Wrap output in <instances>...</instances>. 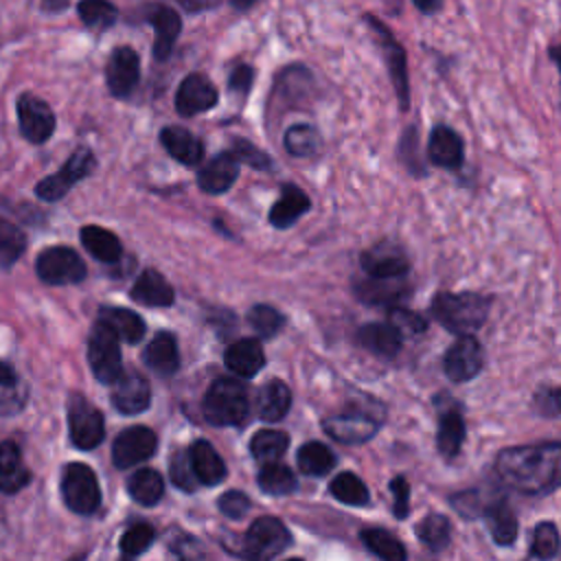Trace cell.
Wrapping results in <instances>:
<instances>
[{
	"mask_svg": "<svg viewBox=\"0 0 561 561\" xmlns=\"http://www.w3.org/2000/svg\"><path fill=\"white\" fill-rule=\"evenodd\" d=\"M561 445L537 443L508 447L497 456L500 478L522 493H548L559 484Z\"/></svg>",
	"mask_w": 561,
	"mask_h": 561,
	"instance_id": "1",
	"label": "cell"
},
{
	"mask_svg": "<svg viewBox=\"0 0 561 561\" xmlns=\"http://www.w3.org/2000/svg\"><path fill=\"white\" fill-rule=\"evenodd\" d=\"M491 300L480 294L440 291L432 300L434 318L451 333H473L486 318Z\"/></svg>",
	"mask_w": 561,
	"mask_h": 561,
	"instance_id": "2",
	"label": "cell"
},
{
	"mask_svg": "<svg viewBox=\"0 0 561 561\" xmlns=\"http://www.w3.org/2000/svg\"><path fill=\"white\" fill-rule=\"evenodd\" d=\"M204 419L217 427L241 425L248 416V390L239 379L219 377L210 383L202 403Z\"/></svg>",
	"mask_w": 561,
	"mask_h": 561,
	"instance_id": "3",
	"label": "cell"
},
{
	"mask_svg": "<svg viewBox=\"0 0 561 561\" xmlns=\"http://www.w3.org/2000/svg\"><path fill=\"white\" fill-rule=\"evenodd\" d=\"M64 504L77 515H92L101 506V489L94 471L83 462H68L61 471Z\"/></svg>",
	"mask_w": 561,
	"mask_h": 561,
	"instance_id": "4",
	"label": "cell"
},
{
	"mask_svg": "<svg viewBox=\"0 0 561 561\" xmlns=\"http://www.w3.org/2000/svg\"><path fill=\"white\" fill-rule=\"evenodd\" d=\"M37 278L46 285L81 283L88 274L83 259L68 245H50L35 259Z\"/></svg>",
	"mask_w": 561,
	"mask_h": 561,
	"instance_id": "5",
	"label": "cell"
},
{
	"mask_svg": "<svg viewBox=\"0 0 561 561\" xmlns=\"http://www.w3.org/2000/svg\"><path fill=\"white\" fill-rule=\"evenodd\" d=\"M88 362H90L92 375L101 383H112L123 370L118 337L101 320L94 322V327L90 331V337H88Z\"/></svg>",
	"mask_w": 561,
	"mask_h": 561,
	"instance_id": "6",
	"label": "cell"
},
{
	"mask_svg": "<svg viewBox=\"0 0 561 561\" xmlns=\"http://www.w3.org/2000/svg\"><path fill=\"white\" fill-rule=\"evenodd\" d=\"M96 167L94 153L88 147H79L72 151V156L66 160V164L55 171L53 175L44 178L35 186V195L44 202H57L61 199L77 182L88 178Z\"/></svg>",
	"mask_w": 561,
	"mask_h": 561,
	"instance_id": "7",
	"label": "cell"
},
{
	"mask_svg": "<svg viewBox=\"0 0 561 561\" xmlns=\"http://www.w3.org/2000/svg\"><path fill=\"white\" fill-rule=\"evenodd\" d=\"M364 22L370 26V31H373V35H375V42H377V46H379L381 53H383V59H386L390 79H392V83H394V90H397L401 110H408V103H410V83H408L405 48L397 42V37L390 33V28H388L381 20H377L375 15H370V13L364 15Z\"/></svg>",
	"mask_w": 561,
	"mask_h": 561,
	"instance_id": "8",
	"label": "cell"
},
{
	"mask_svg": "<svg viewBox=\"0 0 561 561\" xmlns=\"http://www.w3.org/2000/svg\"><path fill=\"white\" fill-rule=\"evenodd\" d=\"M68 432L70 440L79 449H94L105 436V423L99 408H94L83 394L72 392L68 397Z\"/></svg>",
	"mask_w": 561,
	"mask_h": 561,
	"instance_id": "9",
	"label": "cell"
},
{
	"mask_svg": "<svg viewBox=\"0 0 561 561\" xmlns=\"http://www.w3.org/2000/svg\"><path fill=\"white\" fill-rule=\"evenodd\" d=\"M291 546L287 526L276 517H259L243 537V552L254 559H274Z\"/></svg>",
	"mask_w": 561,
	"mask_h": 561,
	"instance_id": "10",
	"label": "cell"
},
{
	"mask_svg": "<svg viewBox=\"0 0 561 561\" xmlns=\"http://www.w3.org/2000/svg\"><path fill=\"white\" fill-rule=\"evenodd\" d=\"M15 110H18V125H20V134L33 142V145H42L46 142L53 131H55V114L50 110V105L31 94V92H24L18 96V103H15Z\"/></svg>",
	"mask_w": 561,
	"mask_h": 561,
	"instance_id": "11",
	"label": "cell"
},
{
	"mask_svg": "<svg viewBox=\"0 0 561 561\" xmlns=\"http://www.w3.org/2000/svg\"><path fill=\"white\" fill-rule=\"evenodd\" d=\"M158 447V438L153 430L145 425H131L123 430L112 445V462L118 469H129L134 465H140L153 456Z\"/></svg>",
	"mask_w": 561,
	"mask_h": 561,
	"instance_id": "12",
	"label": "cell"
},
{
	"mask_svg": "<svg viewBox=\"0 0 561 561\" xmlns=\"http://www.w3.org/2000/svg\"><path fill=\"white\" fill-rule=\"evenodd\" d=\"M482 362H484V355H482V346L480 342L469 335V333H462L445 353V359H443V366H445V375L454 381V383H462V381H469L473 379L480 368H482Z\"/></svg>",
	"mask_w": 561,
	"mask_h": 561,
	"instance_id": "13",
	"label": "cell"
},
{
	"mask_svg": "<svg viewBox=\"0 0 561 561\" xmlns=\"http://www.w3.org/2000/svg\"><path fill=\"white\" fill-rule=\"evenodd\" d=\"M140 79V57L131 46H118L112 50L105 66V81L116 99L129 96Z\"/></svg>",
	"mask_w": 561,
	"mask_h": 561,
	"instance_id": "14",
	"label": "cell"
},
{
	"mask_svg": "<svg viewBox=\"0 0 561 561\" xmlns=\"http://www.w3.org/2000/svg\"><path fill=\"white\" fill-rule=\"evenodd\" d=\"M219 101V92L213 81L202 72H191L182 79L175 92V110L180 116H195L208 112Z\"/></svg>",
	"mask_w": 561,
	"mask_h": 561,
	"instance_id": "15",
	"label": "cell"
},
{
	"mask_svg": "<svg viewBox=\"0 0 561 561\" xmlns=\"http://www.w3.org/2000/svg\"><path fill=\"white\" fill-rule=\"evenodd\" d=\"M145 20L153 26V57L158 61H167L182 31L180 13L164 2H153L147 7Z\"/></svg>",
	"mask_w": 561,
	"mask_h": 561,
	"instance_id": "16",
	"label": "cell"
},
{
	"mask_svg": "<svg viewBox=\"0 0 561 561\" xmlns=\"http://www.w3.org/2000/svg\"><path fill=\"white\" fill-rule=\"evenodd\" d=\"M112 403L123 414H140L149 408L151 388L149 381L136 370H121V375L110 383Z\"/></svg>",
	"mask_w": 561,
	"mask_h": 561,
	"instance_id": "17",
	"label": "cell"
},
{
	"mask_svg": "<svg viewBox=\"0 0 561 561\" xmlns=\"http://www.w3.org/2000/svg\"><path fill=\"white\" fill-rule=\"evenodd\" d=\"M379 430V421H375L370 414L366 412H344L337 416H331L324 421V432L344 443V445H359L366 443L375 436V432Z\"/></svg>",
	"mask_w": 561,
	"mask_h": 561,
	"instance_id": "18",
	"label": "cell"
},
{
	"mask_svg": "<svg viewBox=\"0 0 561 561\" xmlns=\"http://www.w3.org/2000/svg\"><path fill=\"white\" fill-rule=\"evenodd\" d=\"M31 482V469L22 460V449L15 440L0 443V493L15 495Z\"/></svg>",
	"mask_w": 561,
	"mask_h": 561,
	"instance_id": "19",
	"label": "cell"
},
{
	"mask_svg": "<svg viewBox=\"0 0 561 561\" xmlns=\"http://www.w3.org/2000/svg\"><path fill=\"white\" fill-rule=\"evenodd\" d=\"M237 175H239L237 156L232 151H224L202 167V171L197 173V184L202 191L210 195H219L234 184Z\"/></svg>",
	"mask_w": 561,
	"mask_h": 561,
	"instance_id": "20",
	"label": "cell"
},
{
	"mask_svg": "<svg viewBox=\"0 0 561 561\" xmlns=\"http://www.w3.org/2000/svg\"><path fill=\"white\" fill-rule=\"evenodd\" d=\"M362 267L373 278H394L408 272V259L397 245L379 243L362 254Z\"/></svg>",
	"mask_w": 561,
	"mask_h": 561,
	"instance_id": "21",
	"label": "cell"
},
{
	"mask_svg": "<svg viewBox=\"0 0 561 561\" xmlns=\"http://www.w3.org/2000/svg\"><path fill=\"white\" fill-rule=\"evenodd\" d=\"M188 458H191V467H193V473L199 484L215 486L226 478V462L221 460V456L208 440H204V438L195 440L188 447Z\"/></svg>",
	"mask_w": 561,
	"mask_h": 561,
	"instance_id": "22",
	"label": "cell"
},
{
	"mask_svg": "<svg viewBox=\"0 0 561 561\" xmlns=\"http://www.w3.org/2000/svg\"><path fill=\"white\" fill-rule=\"evenodd\" d=\"M427 156L434 164H438L443 169L460 167L462 164V140H460V136L447 125H436L430 134Z\"/></svg>",
	"mask_w": 561,
	"mask_h": 561,
	"instance_id": "23",
	"label": "cell"
},
{
	"mask_svg": "<svg viewBox=\"0 0 561 561\" xmlns=\"http://www.w3.org/2000/svg\"><path fill=\"white\" fill-rule=\"evenodd\" d=\"M160 142L169 151V156L175 158L182 164L193 167V164H197L204 158L202 140L195 134H191L188 129H184V127H178V125L164 127L160 131Z\"/></svg>",
	"mask_w": 561,
	"mask_h": 561,
	"instance_id": "24",
	"label": "cell"
},
{
	"mask_svg": "<svg viewBox=\"0 0 561 561\" xmlns=\"http://www.w3.org/2000/svg\"><path fill=\"white\" fill-rule=\"evenodd\" d=\"M129 296L145 307H169L175 298V291L158 270H145L136 278Z\"/></svg>",
	"mask_w": 561,
	"mask_h": 561,
	"instance_id": "25",
	"label": "cell"
},
{
	"mask_svg": "<svg viewBox=\"0 0 561 561\" xmlns=\"http://www.w3.org/2000/svg\"><path fill=\"white\" fill-rule=\"evenodd\" d=\"M224 362L239 377H254L263 368V364H265V353H263L259 340L243 337V340L232 342L226 348Z\"/></svg>",
	"mask_w": 561,
	"mask_h": 561,
	"instance_id": "26",
	"label": "cell"
},
{
	"mask_svg": "<svg viewBox=\"0 0 561 561\" xmlns=\"http://www.w3.org/2000/svg\"><path fill=\"white\" fill-rule=\"evenodd\" d=\"M142 362L158 375L169 377L178 370L180 366V355H178V342L169 331H160L145 348Z\"/></svg>",
	"mask_w": 561,
	"mask_h": 561,
	"instance_id": "27",
	"label": "cell"
},
{
	"mask_svg": "<svg viewBox=\"0 0 561 561\" xmlns=\"http://www.w3.org/2000/svg\"><path fill=\"white\" fill-rule=\"evenodd\" d=\"M357 342L377 357H394L401 351V333L390 322L364 324L357 333Z\"/></svg>",
	"mask_w": 561,
	"mask_h": 561,
	"instance_id": "28",
	"label": "cell"
},
{
	"mask_svg": "<svg viewBox=\"0 0 561 561\" xmlns=\"http://www.w3.org/2000/svg\"><path fill=\"white\" fill-rule=\"evenodd\" d=\"M99 320L105 322L118 340L127 342V344H136L142 340L145 335V322L138 313H134L131 309H123V307H101L99 311Z\"/></svg>",
	"mask_w": 561,
	"mask_h": 561,
	"instance_id": "29",
	"label": "cell"
},
{
	"mask_svg": "<svg viewBox=\"0 0 561 561\" xmlns=\"http://www.w3.org/2000/svg\"><path fill=\"white\" fill-rule=\"evenodd\" d=\"M81 243L83 248L96 259V261H103V263H116L123 254V245L118 241V237L101 226H83L81 232Z\"/></svg>",
	"mask_w": 561,
	"mask_h": 561,
	"instance_id": "30",
	"label": "cell"
},
{
	"mask_svg": "<svg viewBox=\"0 0 561 561\" xmlns=\"http://www.w3.org/2000/svg\"><path fill=\"white\" fill-rule=\"evenodd\" d=\"M309 208V197L294 184L283 186L280 199L270 210V224L274 228H289Z\"/></svg>",
	"mask_w": 561,
	"mask_h": 561,
	"instance_id": "31",
	"label": "cell"
},
{
	"mask_svg": "<svg viewBox=\"0 0 561 561\" xmlns=\"http://www.w3.org/2000/svg\"><path fill=\"white\" fill-rule=\"evenodd\" d=\"M291 405V392L287 388V383H283L280 379H272L263 386L261 394H259V416L267 423H276L280 421Z\"/></svg>",
	"mask_w": 561,
	"mask_h": 561,
	"instance_id": "32",
	"label": "cell"
},
{
	"mask_svg": "<svg viewBox=\"0 0 561 561\" xmlns=\"http://www.w3.org/2000/svg\"><path fill=\"white\" fill-rule=\"evenodd\" d=\"M482 515L489 522V530L500 546H511L517 537V519L504 500H495L484 506Z\"/></svg>",
	"mask_w": 561,
	"mask_h": 561,
	"instance_id": "33",
	"label": "cell"
},
{
	"mask_svg": "<svg viewBox=\"0 0 561 561\" xmlns=\"http://www.w3.org/2000/svg\"><path fill=\"white\" fill-rule=\"evenodd\" d=\"M127 491L138 504L153 506L162 500L164 482L156 469H138L127 478Z\"/></svg>",
	"mask_w": 561,
	"mask_h": 561,
	"instance_id": "34",
	"label": "cell"
},
{
	"mask_svg": "<svg viewBox=\"0 0 561 561\" xmlns=\"http://www.w3.org/2000/svg\"><path fill=\"white\" fill-rule=\"evenodd\" d=\"M465 440V421L458 410H447L440 414L438 432H436V445L438 451L447 458L456 456Z\"/></svg>",
	"mask_w": 561,
	"mask_h": 561,
	"instance_id": "35",
	"label": "cell"
},
{
	"mask_svg": "<svg viewBox=\"0 0 561 561\" xmlns=\"http://www.w3.org/2000/svg\"><path fill=\"white\" fill-rule=\"evenodd\" d=\"M296 462H298V469L305 473V476H324L333 469L335 465V456L333 451L318 443V440H311V443H305L298 454H296Z\"/></svg>",
	"mask_w": 561,
	"mask_h": 561,
	"instance_id": "36",
	"label": "cell"
},
{
	"mask_svg": "<svg viewBox=\"0 0 561 561\" xmlns=\"http://www.w3.org/2000/svg\"><path fill=\"white\" fill-rule=\"evenodd\" d=\"M329 491H331V495H333L337 502L348 504V506H366V504L370 502L368 486L364 484L362 478H357V476L351 473V471L337 473V476L331 480Z\"/></svg>",
	"mask_w": 561,
	"mask_h": 561,
	"instance_id": "37",
	"label": "cell"
},
{
	"mask_svg": "<svg viewBox=\"0 0 561 561\" xmlns=\"http://www.w3.org/2000/svg\"><path fill=\"white\" fill-rule=\"evenodd\" d=\"M359 537H362L364 546H366L373 554H377L379 559H386V561H403V559L408 557L403 543H401L394 535H390L388 530H383V528H366V530H362Z\"/></svg>",
	"mask_w": 561,
	"mask_h": 561,
	"instance_id": "38",
	"label": "cell"
},
{
	"mask_svg": "<svg viewBox=\"0 0 561 561\" xmlns=\"http://www.w3.org/2000/svg\"><path fill=\"white\" fill-rule=\"evenodd\" d=\"M77 13L92 31H107L118 20V9L110 0H79Z\"/></svg>",
	"mask_w": 561,
	"mask_h": 561,
	"instance_id": "39",
	"label": "cell"
},
{
	"mask_svg": "<svg viewBox=\"0 0 561 561\" xmlns=\"http://www.w3.org/2000/svg\"><path fill=\"white\" fill-rule=\"evenodd\" d=\"M256 482H259V486H261L267 495H287V493H291V491L296 489V484H298V482H296V476L291 473V469L285 467V465H280V462H276V460L267 462V465L259 471Z\"/></svg>",
	"mask_w": 561,
	"mask_h": 561,
	"instance_id": "40",
	"label": "cell"
},
{
	"mask_svg": "<svg viewBox=\"0 0 561 561\" xmlns=\"http://www.w3.org/2000/svg\"><path fill=\"white\" fill-rule=\"evenodd\" d=\"M289 445V436L278 430H261L252 436L250 440V451L256 460L261 462H272L278 460Z\"/></svg>",
	"mask_w": 561,
	"mask_h": 561,
	"instance_id": "41",
	"label": "cell"
},
{
	"mask_svg": "<svg viewBox=\"0 0 561 561\" xmlns=\"http://www.w3.org/2000/svg\"><path fill=\"white\" fill-rule=\"evenodd\" d=\"M416 537L434 552L447 548L449 537H451V528H449V519L440 513H430L425 515L419 524H416Z\"/></svg>",
	"mask_w": 561,
	"mask_h": 561,
	"instance_id": "42",
	"label": "cell"
},
{
	"mask_svg": "<svg viewBox=\"0 0 561 561\" xmlns=\"http://www.w3.org/2000/svg\"><path fill=\"white\" fill-rule=\"evenodd\" d=\"M285 149L291 156H313L320 149V134L311 125H291L285 131Z\"/></svg>",
	"mask_w": 561,
	"mask_h": 561,
	"instance_id": "43",
	"label": "cell"
},
{
	"mask_svg": "<svg viewBox=\"0 0 561 561\" xmlns=\"http://www.w3.org/2000/svg\"><path fill=\"white\" fill-rule=\"evenodd\" d=\"M370 280H364L359 283L355 289H357V296L366 302H390V300H397L401 296V276H394V278H373L368 276Z\"/></svg>",
	"mask_w": 561,
	"mask_h": 561,
	"instance_id": "44",
	"label": "cell"
},
{
	"mask_svg": "<svg viewBox=\"0 0 561 561\" xmlns=\"http://www.w3.org/2000/svg\"><path fill=\"white\" fill-rule=\"evenodd\" d=\"M24 248H26L24 232L11 221L0 217V265L11 267L22 256Z\"/></svg>",
	"mask_w": 561,
	"mask_h": 561,
	"instance_id": "45",
	"label": "cell"
},
{
	"mask_svg": "<svg viewBox=\"0 0 561 561\" xmlns=\"http://www.w3.org/2000/svg\"><path fill=\"white\" fill-rule=\"evenodd\" d=\"M248 322L261 337H274L283 327V316L270 305H254L248 313Z\"/></svg>",
	"mask_w": 561,
	"mask_h": 561,
	"instance_id": "46",
	"label": "cell"
},
{
	"mask_svg": "<svg viewBox=\"0 0 561 561\" xmlns=\"http://www.w3.org/2000/svg\"><path fill=\"white\" fill-rule=\"evenodd\" d=\"M559 550V533L552 522H541L535 526L533 533V546H530V557L537 559H550Z\"/></svg>",
	"mask_w": 561,
	"mask_h": 561,
	"instance_id": "47",
	"label": "cell"
},
{
	"mask_svg": "<svg viewBox=\"0 0 561 561\" xmlns=\"http://www.w3.org/2000/svg\"><path fill=\"white\" fill-rule=\"evenodd\" d=\"M153 537H156V533L149 524H134L121 537V552L125 557H138L153 543Z\"/></svg>",
	"mask_w": 561,
	"mask_h": 561,
	"instance_id": "48",
	"label": "cell"
},
{
	"mask_svg": "<svg viewBox=\"0 0 561 561\" xmlns=\"http://www.w3.org/2000/svg\"><path fill=\"white\" fill-rule=\"evenodd\" d=\"M171 480L175 486H180L182 491L186 493H193L195 486H197V478L193 473V467H191V458H188V451H173L171 456Z\"/></svg>",
	"mask_w": 561,
	"mask_h": 561,
	"instance_id": "49",
	"label": "cell"
},
{
	"mask_svg": "<svg viewBox=\"0 0 561 561\" xmlns=\"http://www.w3.org/2000/svg\"><path fill=\"white\" fill-rule=\"evenodd\" d=\"M390 324L401 333V335H416L421 331H425V320L410 311V309H392L390 311Z\"/></svg>",
	"mask_w": 561,
	"mask_h": 561,
	"instance_id": "50",
	"label": "cell"
},
{
	"mask_svg": "<svg viewBox=\"0 0 561 561\" xmlns=\"http://www.w3.org/2000/svg\"><path fill=\"white\" fill-rule=\"evenodd\" d=\"M219 511L230 517V519H241L245 517V513L250 511V497L237 489L232 491H226L221 497H219Z\"/></svg>",
	"mask_w": 561,
	"mask_h": 561,
	"instance_id": "51",
	"label": "cell"
},
{
	"mask_svg": "<svg viewBox=\"0 0 561 561\" xmlns=\"http://www.w3.org/2000/svg\"><path fill=\"white\" fill-rule=\"evenodd\" d=\"M232 153L237 156L239 162H245V164H250L254 169H267L270 167V158L261 149H256L250 140L237 138L234 145H232Z\"/></svg>",
	"mask_w": 561,
	"mask_h": 561,
	"instance_id": "52",
	"label": "cell"
},
{
	"mask_svg": "<svg viewBox=\"0 0 561 561\" xmlns=\"http://www.w3.org/2000/svg\"><path fill=\"white\" fill-rule=\"evenodd\" d=\"M252 81H254V68L248 64H239L228 75V90L239 96H245L252 88Z\"/></svg>",
	"mask_w": 561,
	"mask_h": 561,
	"instance_id": "53",
	"label": "cell"
},
{
	"mask_svg": "<svg viewBox=\"0 0 561 561\" xmlns=\"http://www.w3.org/2000/svg\"><path fill=\"white\" fill-rule=\"evenodd\" d=\"M390 491L394 495V517L403 519L408 515V508H410V484H408V480L403 476L392 478Z\"/></svg>",
	"mask_w": 561,
	"mask_h": 561,
	"instance_id": "54",
	"label": "cell"
},
{
	"mask_svg": "<svg viewBox=\"0 0 561 561\" xmlns=\"http://www.w3.org/2000/svg\"><path fill=\"white\" fill-rule=\"evenodd\" d=\"M537 405L541 414H550L557 416L559 414V390L557 388H548L546 394L543 390L537 394Z\"/></svg>",
	"mask_w": 561,
	"mask_h": 561,
	"instance_id": "55",
	"label": "cell"
},
{
	"mask_svg": "<svg viewBox=\"0 0 561 561\" xmlns=\"http://www.w3.org/2000/svg\"><path fill=\"white\" fill-rule=\"evenodd\" d=\"M178 4L191 13H197V11H206L215 4H219V0H178Z\"/></svg>",
	"mask_w": 561,
	"mask_h": 561,
	"instance_id": "56",
	"label": "cell"
},
{
	"mask_svg": "<svg viewBox=\"0 0 561 561\" xmlns=\"http://www.w3.org/2000/svg\"><path fill=\"white\" fill-rule=\"evenodd\" d=\"M15 383H18L15 370H13L9 364L0 362V386H4V388H15Z\"/></svg>",
	"mask_w": 561,
	"mask_h": 561,
	"instance_id": "57",
	"label": "cell"
},
{
	"mask_svg": "<svg viewBox=\"0 0 561 561\" xmlns=\"http://www.w3.org/2000/svg\"><path fill=\"white\" fill-rule=\"evenodd\" d=\"M412 2L425 15H432V13L440 11V7H443V0H412Z\"/></svg>",
	"mask_w": 561,
	"mask_h": 561,
	"instance_id": "58",
	"label": "cell"
},
{
	"mask_svg": "<svg viewBox=\"0 0 561 561\" xmlns=\"http://www.w3.org/2000/svg\"><path fill=\"white\" fill-rule=\"evenodd\" d=\"M70 0H42V11L46 13H59L68 7Z\"/></svg>",
	"mask_w": 561,
	"mask_h": 561,
	"instance_id": "59",
	"label": "cell"
},
{
	"mask_svg": "<svg viewBox=\"0 0 561 561\" xmlns=\"http://www.w3.org/2000/svg\"><path fill=\"white\" fill-rule=\"evenodd\" d=\"M256 2H259V0H230L232 9H237V11H248V9H252Z\"/></svg>",
	"mask_w": 561,
	"mask_h": 561,
	"instance_id": "60",
	"label": "cell"
}]
</instances>
